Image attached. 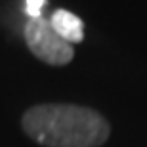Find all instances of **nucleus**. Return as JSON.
<instances>
[{"label":"nucleus","instance_id":"1","mask_svg":"<svg viewBox=\"0 0 147 147\" xmlns=\"http://www.w3.org/2000/svg\"><path fill=\"white\" fill-rule=\"evenodd\" d=\"M21 126L44 147H99L109 138V122L94 109L67 103L34 105L25 111Z\"/></svg>","mask_w":147,"mask_h":147},{"label":"nucleus","instance_id":"2","mask_svg":"<svg viewBox=\"0 0 147 147\" xmlns=\"http://www.w3.org/2000/svg\"><path fill=\"white\" fill-rule=\"evenodd\" d=\"M25 42L29 50L36 55L40 61L48 63V65H67L75 55V50L69 42H65L59 34L55 33L50 19L36 17V19H29L25 23Z\"/></svg>","mask_w":147,"mask_h":147},{"label":"nucleus","instance_id":"3","mask_svg":"<svg viewBox=\"0 0 147 147\" xmlns=\"http://www.w3.org/2000/svg\"><path fill=\"white\" fill-rule=\"evenodd\" d=\"M50 25L69 44L82 42L84 38V23L80 17L71 13L69 10H55L50 17Z\"/></svg>","mask_w":147,"mask_h":147},{"label":"nucleus","instance_id":"4","mask_svg":"<svg viewBox=\"0 0 147 147\" xmlns=\"http://www.w3.org/2000/svg\"><path fill=\"white\" fill-rule=\"evenodd\" d=\"M25 11L31 19H36V17H42V8L46 4V0H25Z\"/></svg>","mask_w":147,"mask_h":147}]
</instances>
